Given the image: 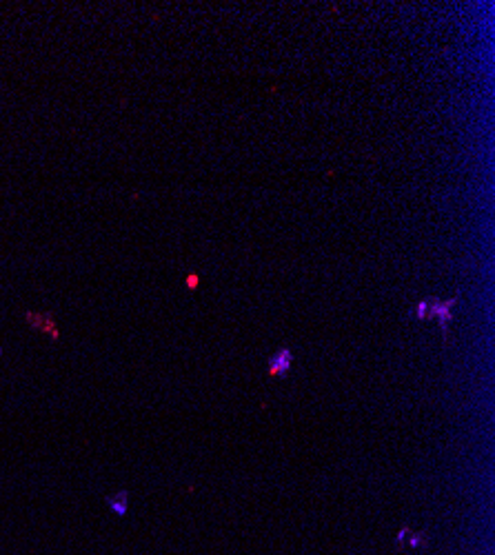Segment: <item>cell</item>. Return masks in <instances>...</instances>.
Instances as JSON below:
<instances>
[{
    "mask_svg": "<svg viewBox=\"0 0 495 555\" xmlns=\"http://www.w3.org/2000/svg\"><path fill=\"white\" fill-rule=\"evenodd\" d=\"M428 309H427V320H435L438 327L442 329V338L447 340L449 327L453 322V307H455L457 298L451 300H438V298H427Z\"/></svg>",
    "mask_w": 495,
    "mask_h": 555,
    "instance_id": "cell-1",
    "label": "cell"
},
{
    "mask_svg": "<svg viewBox=\"0 0 495 555\" xmlns=\"http://www.w3.org/2000/svg\"><path fill=\"white\" fill-rule=\"evenodd\" d=\"M293 367V351L289 347H282L269 357V376L271 377H287Z\"/></svg>",
    "mask_w": 495,
    "mask_h": 555,
    "instance_id": "cell-2",
    "label": "cell"
},
{
    "mask_svg": "<svg viewBox=\"0 0 495 555\" xmlns=\"http://www.w3.org/2000/svg\"><path fill=\"white\" fill-rule=\"evenodd\" d=\"M127 500H129L127 491L118 493L115 497H111V500H109V509L115 513V515H125V513H127Z\"/></svg>",
    "mask_w": 495,
    "mask_h": 555,
    "instance_id": "cell-3",
    "label": "cell"
},
{
    "mask_svg": "<svg viewBox=\"0 0 495 555\" xmlns=\"http://www.w3.org/2000/svg\"><path fill=\"white\" fill-rule=\"evenodd\" d=\"M422 544H427V533H424V531H411L409 540H406V546H409L411 551H415V549H420Z\"/></svg>",
    "mask_w": 495,
    "mask_h": 555,
    "instance_id": "cell-4",
    "label": "cell"
},
{
    "mask_svg": "<svg viewBox=\"0 0 495 555\" xmlns=\"http://www.w3.org/2000/svg\"><path fill=\"white\" fill-rule=\"evenodd\" d=\"M411 526H402L398 533H395V537H393V544H395V549H404L406 546V540H409V535H411Z\"/></svg>",
    "mask_w": 495,
    "mask_h": 555,
    "instance_id": "cell-5",
    "label": "cell"
},
{
    "mask_svg": "<svg viewBox=\"0 0 495 555\" xmlns=\"http://www.w3.org/2000/svg\"><path fill=\"white\" fill-rule=\"evenodd\" d=\"M198 285H200V278H198V273H191V275L187 278V287H189V289H196Z\"/></svg>",
    "mask_w": 495,
    "mask_h": 555,
    "instance_id": "cell-6",
    "label": "cell"
}]
</instances>
